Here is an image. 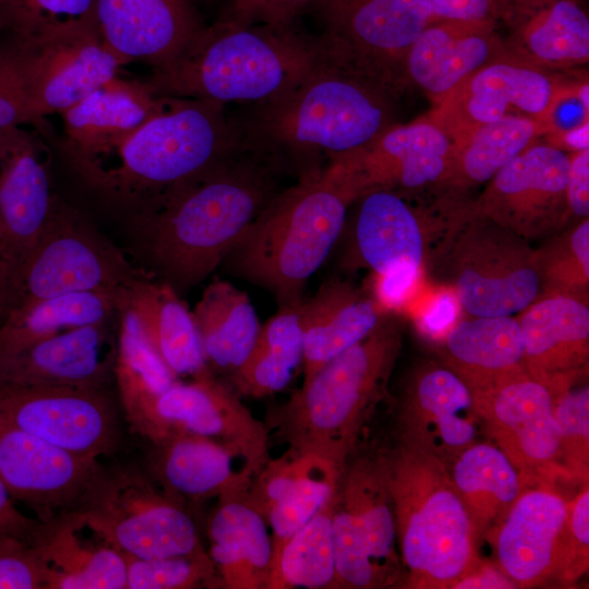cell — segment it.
<instances>
[{"label":"cell","mask_w":589,"mask_h":589,"mask_svg":"<svg viewBox=\"0 0 589 589\" xmlns=\"http://www.w3.org/2000/svg\"><path fill=\"white\" fill-rule=\"evenodd\" d=\"M350 204L321 169L302 175L269 200L224 262L271 291L279 306L297 304L337 242Z\"/></svg>","instance_id":"obj_6"},{"label":"cell","mask_w":589,"mask_h":589,"mask_svg":"<svg viewBox=\"0 0 589 589\" xmlns=\"http://www.w3.org/2000/svg\"><path fill=\"white\" fill-rule=\"evenodd\" d=\"M401 339L399 320L384 315L364 338L303 380L274 413L275 435L342 469L386 393Z\"/></svg>","instance_id":"obj_5"},{"label":"cell","mask_w":589,"mask_h":589,"mask_svg":"<svg viewBox=\"0 0 589 589\" xmlns=\"http://www.w3.org/2000/svg\"><path fill=\"white\" fill-rule=\"evenodd\" d=\"M358 200L352 262L372 272L400 265L433 269L471 216L470 204L445 199L435 206H414L402 193L388 190Z\"/></svg>","instance_id":"obj_11"},{"label":"cell","mask_w":589,"mask_h":589,"mask_svg":"<svg viewBox=\"0 0 589 589\" xmlns=\"http://www.w3.org/2000/svg\"><path fill=\"white\" fill-rule=\"evenodd\" d=\"M450 477L477 534L500 525L524 485L508 457L489 444L465 448L455 458Z\"/></svg>","instance_id":"obj_40"},{"label":"cell","mask_w":589,"mask_h":589,"mask_svg":"<svg viewBox=\"0 0 589 589\" xmlns=\"http://www.w3.org/2000/svg\"><path fill=\"white\" fill-rule=\"evenodd\" d=\"M184 432L235 447L259 468L268 460V428L213 374L176 381L155 400L147 440L157 443Z\"/></svg>","instance_id":"obj_21"},{"label":"cell","mask_w":589,"mask_h":589,"mask_svg":"<svg viewBox=\"0 0 589 589\" xmlns=\"http://www.w3.org/2000/svg\"><path fill=\"white\" fill-rule=\"evenodd\" d=\"M33 125L20 53L12 34L0 51V129Z\"/></svg>","instance_id":"obj_49"},{"label":"cell","mask_w":589,"mask_h":589,"mask_svg":"<svg viewBox=\"0 0 589 589\" xmlns=\"http://www.w3.org/2000/svg\"><path fill=\"white\" fill-rule=\"evenodd\" d=\"M208 555L223 589H267L272 539L265 519L241 500L217 502L207 522Z\"/></svg>","instance_id":"obj_34"},{"label":"cell","mask_w":589,"mask_h":589,"mask_svg":"<svg viewBox=\"0 0 589 589\" xmlns=\"http://www.w3.org/2000/svg\"><path fill=\"white\" fill-rule=\"evenodd\" d=\"M541 297L568 296L588 302L589 219L552 235L536 250ZM538 298V299H539Z\"/></svg>","instance_id":"obj_44"},{"label":"cell","mask_w":589,"mask_h":589,"mask_svg":"<svg viewBox=\"0 0 589 589\" xmlns=\"http://www.w3.org/2000/svg\"><path fill=\"white\" fill-rule=\"evenodd\" d=\"M323 50L386 86L389 70L434 21L428 0H318Z\"/></svg>","instance_id":"obj_15"},{"label":"cell","mask_w":589,"mask_h":589,"mask_svg":"<svg viewBox=\"0 0 589 589\" xmlns=\"http://www.w3.org/2000/svg\"><path fill=\"white\" fill-rule=\"evenodd\" d=\"M491 29V22L433 21L405 56L408 73L429 93L447 96L489 61Z\"/></svg>","instance_id":"obj_33"},{"label":"cell","mask_w":589,"mask_h":589,"mask_svg":"<svg viewBox=\"0 0 589 589\" xmlns=\"http://www.w3.org/2000/svg\"><path fill=\"white\" fill-rule=\"evenodd\" d=\"M335 498L336 493L285 543L271 568L267 589L335 588L333 545Z\"/></svg>","instance_id":"obj_43"},{"label":"cell","mask_w":589,"mask_h":589,"mask_svg":"<svg viewBox=\"0 0 589 589\" xmlns=\"http://www.w3.org/2000/svg\"><path fill=\"white\" fill-rule=\"evenodd\" d=\"M299 303L279 306L261 325L254 346L233 371V384L242 395L262 398L289 384L303 356Z\"/></svg>","instance_id":"obj_41"},{"label":"cell","mask_w":589,"mask_h":589,"mask_svg":"<svg viewBox=\"0 0 589 589\" xmlns=\"http://www.w3.org/2000/svg\"><path fill=\"white\" fill-rule=\"evenodd\" d=\"M151 117L105 149L65 157L101 202L134 217L243 147L225 105L159 96Z\"/></svg>","instance_id":"obj_2"},{"label":"cell","mask_w":589,"mask_h":589,"mask_svg":"<svg viewBox=\"0 0 589 589\" xmlns=\"http://www.w3.org/2000/svg\"><path fill=\"white\" fill-rule=\"evenodd\" d=\"M569 501L550 484L521 488L494 529L500 569L516 585L532 586L554 574L565 579L572 562Z\"/></svg>","instance_id":"obj_22"},{"label":"cell","mask_w":589,"mask_h":589,"mask_svg":"<svg viewBox=\"0 0 589 589\" xmlns=\"http://www.w3.org/2000/svg\"><path fill=\"white\" fill-rule=\"evenodd\" d=\"M568 527L572 562L566 579H574L585 570L588 564L589 490L587 485L569 501Z\"/></svg>","instance_id":"obj_54"},{"label":"cell","mask_w":589,"mask_h":589,"mask_svg":"<svg viewBox=\"0 0 589 589\" xmlns=\"http://www.w3.org/2000/svg\"><path fill=\"white\" fill-rule=\"evenodd\" d=\"M106 470L98 459L58 447L0 417V479L40 521L83 509Z\"/></svg>","instance_id":"obj_19"},{"label":"cell","mask_w":589,"mask_h":589,"mask_svg":"<svg viewBox=\"0 0 589 589\" xmlns=\"http://www.w3.org/2000/svg\"><path fill=\"white\" fill-rule=\"evenodd\" d=\"M384 89L325 52L290 92L245 106L235 118L245 147L302 176L358 151L390 127Z\"/></svg>","instance_id":"obj_3"},{"label":"cell","mask_w":589,"mask_h":589,"mask_svg":"<svg viewBox=\"0 0 589 589\" xmlns=\"http://www.w3.org/2000/svg\"><path fill=\"white\" fill-rule=\"evenodd\" d=\"M189 1L194 5V3H195L196 1H199V0H189Z\"/></svg>","instance_id":"obj_63"},{"label":"cell","mask_w":589,"mask_h":589,"mask_svg":"<svg viewBox=\"0 0 589 589\" xmlns=\"http://www.w3.org/2000/svg\"><path fill=\"white\" fill-rule=\"evenodd\" d=\"M118 316L81 326L0 357V380L27 385L109 389Z\"/></svg>","instance_id":"obj_25"},{"label":"cell","mask_w":589,"mask_h":589,"mask_svg":"<svg viewBox=\"0 0 589 589\" xmlns=\"http://www.w3.org/2000/svg\"><path fill=\"white\" fill-rule=\"evenodd\" d=\"M384 455L345 465L333 510L335 588H383L400 578Z\"/></svg>","instance_id":"obj_8"},{"label":"cell","mask_w":589,"mask_h":589,"mask_svg":"<svg viewBox=\"0 0 589 589\" xmlns=\"http://www.w3.org/2000/svg\"><path fill=\"white\" fill-rule=\"evenodd\" d=\"M515 584L500 569L477 558L453 586L455 589L514 588Z\"/></svg>","instance_id":"obj_58"},{"label":"cell","mask_w":589,"mask_h":589,"mask_svg":"<svg viewBox=\"0 0 589 589\" xmlns=\"http://www.w3.org/2000/svg\"><path fill=\"white\" fill-rule=\"evenodd\" d=\"M41 130L0 129V272L11 291L44 232L59 196Z\"/></svg>","instance_id":"obj_17"},{"label":"cell","mask_w":589,"mask_h":589,"mask_svg":"<svg viewBox=\"0 0 589 589\" xmlns=\"http://www.w3.org/2000/svg\"><path fill=\"white\" fill-rule=\"evenodd\" d=\"M317 37L292 24L203 26L169 62L143 80L156 96L221 105L265 104L296 87L324 58Z\"/></svg>","instance_id":"obj_4"},{"label":"cell","mask_w":589,"mask_h":589,"mask_svg":"<svg viewBox=\"0 0 589 589\" xmlns=\"http://www.w3.org/2000/svg\"><path fill=\"white\" fill-rule=\"evenodd\" d=\"M561 100L543 73L506 62L485 64L444 99L432 119L454 140L506 117H525L543 124Z\"/></svg>","instance_id":"obj_23"},{"label":"cell","mask_w":589,"mask_h":589,"mask_svg":"<svg viewBox=\"0 0 589 589\" xmlns=\"http://www.w3.org/2000/svg\"><path fill=\"white\" fill-rule=\"evenodd\" d=\"M153 445L152 477L182 505L187 500H241L261 469L237 448L191 433H173Z\"/></svg>","instance_id":"obj_26"},{"label":"cell","mask_w":589,"mask_h":589,"mask_svg":"<svg viewBox=\"0 0 589 589\" xmlns=\"http://www.w3.org/2000/svg\"><path fill=\"white\" fill-rule=\"evenodd\" d=\"M13 37L24 71L33 125L41 131L47 116L77 104L119 75L123 67L106 48L98 31L47 39Z\"/></svg>","instance_id":"obj_20"},{"label":"cell","mask_w":589,"mask_h":589,"mask_svg":"<svg viewBox=\"0 0 589 589\" xmlns=\"http://www.w3.org/2000/svg\"><path fill=\"white\" fill-rule=\"evenodd\" d=\"M144 276L59 197L19 274L11 308L62 294L128 288Z\"/></svg>","instance_id":"obj_10"},{"label":"cell","mask_w":589,"mask_h":589,"mask_svg":"<svg viewBox=\"0 0 589 589\" xmlns=\"http://www.w3.org/2000/svg\"><path fill=\"white\" fill-rule=\"evenodd\" d=\"M584 377L549 387L561 434L564 469L567 474L574 473L582 478L588 473L589 447V387L582 383Z\"/></svg>","instance_id":"obj_48"},{"label":"cell","mask_w":589,"mask_h":589,"mask_svg":"<svg viewBox=\"0 0 589 589\" xmlns=\"http://www.w3.org/2000/svg\"><path fill=\"white\" fill-rule=\"evenodd\" d=\"M0 417L73 454L98 459L118 446L109 389L27 385L0 380Z\"/></svg>","instance_id":"obj_16"},{"label":"cell","mask_w":589,"mask_h":589,"mask_svg":"<svg viewBox=\"0 0 589 589\" xmlns=\"http://www.w3.org/2000/svg\"><path fill=\"white\" fill-rule=\"evenodd\" d=\"M462 309L455 290L440 287L420 309L412 313L413 323L421 335L437 342L461 318Z\"/></svg>","instance_id":"obj_53"},{"label":"cell","mask_w":589,"mask_h":589,"mask_svg":"<svg viewBox=\"0 0 589 589\" xmlns=\"http://www.w3.org/2000/svg\"><path fill=\"white\" fill-rule=\"evenodd\" d=\"M127 289L69 293L12 306L0 322V357L72 328L116 318Z\"/></svg>","instance_id":"obj_37"},{"label":"cell","mask_w":589,"mask_h":589,"mask_svg":"<svg viewBox=\"0 0 589 589\" xmlns=\"http://www.w3.org/2000/svg\"><path fill=\"white\" fill-rule=\"evenodd\" d=\"M10 33L47 39L98 31L95 0H5Z\"/></svg>","instance_id":"obj_46"},{"label":"cell","mask_w":589,"mask_h":589,"mask_svg":"<svg viewBox=\"0 0 589 589\" xmlns=\"http://www.w3.org/2000/svg\"><path fill=\"white\" fill-rule=\"evenodd\" d=\"M341 471L321 456L288 446L255 474L241 501L269 528L272 566L285 543L333 498Z\"/></svg>","instance_id":"obj_24"},{"label":"cell","mask_w":589,"mask_h":589,"mask_svg":"<svg viewBox=\"0 0 589 589\" xmlns=\"http://www.w3.org/2000/svg\"><path fill=\"white\" fill-rule=\"evenodd\" d=\"M127 303L154 350L177 377L212 374L192 312L175 288L144 276L128 287Z\"/></svg>","instance_id":"obj_35"},{"label":"cell","mask_w":589,"mask_h":589,"mask_svg":"<svg viewBox=\"0 0 589 589\" xmlns=\"http://www.w3.org/2000/svg\"><path fill=\"white\" fill-rule=\"evenodd\" d=\"M127 557L125 589L223 588L207 551L191 555Z\"/></svg>","instance_id":"obj_47"},{"label":"cell","mask_w":589,"mask_h":589,"mask_svg":"<svg viewBox=\"0 0 589 589\" xmlns=\"http://www.w3.org/2000/svg\"><path fill=\"white\" fill-rule=\"evenodd\" d=\"M436 344L447 368L469 389L525 368L521 332L513 315L461 317Z\"/></svg>","instance_id":"obj_36"},{"label":"cell","mask_w":589,"mask_h":589,"mask_svg":"<svg viewBox=\"0 0 589 589\" xmlns=\"http://www.w3.org/2000/svg\"><path fill=\"white\" fill-rule=\"evenodd\" d=\"M454 147L434 120L388 127L368 145L329 160L322 172L351 203L377 190L409 194L446 183Z\"/></svg>","instance_id":"obj_13"},{"label":"cell","mask_w":589,"mask_h":589,"mask_svg":"<svg viewBox=\"0 0 589 589\" xmlns=\"http://www.w3.org/2000/svg\"><path fill=\"white\" fill-rule=\"evenodd\" d=\"M0 589H45V576L33 545H0Z\"/></svg>","instance_id":"obj_52"},{"label":"cell","mask_w":589,"mask_h":589,"mask_svg":"<svg viewBox=\"0 0 589 589\" xmlns=\"http://www.w3.org/2000/svg\"><path fill=\"white\" fill-rule=\"evenodd\" d=\"M33 548L45 589H125V554L86 510L41 521Z\"/></svg>","instance_id":"obj_27"},{"label":"cell","mask_w":589,"mask_h":589,"mask_svg":"<svg viewBox=\"0 0 589 589\" xmlns=\"http://www.w3.org/2000/svg\"><path fill=\"white\" fill-rule=\"evenodd\" d=\"M10 34V25L3 14L0 13V51L2 46Z\"/></svg>","instance_id":"obj_61"},{"label":"cell","mask_w":589,"mask_h":589,"mask_svg":"<svg viewBox=\"0 0 589 589\" xmlns=\"http://www.w3.org/2000/svg\"><path fill=\"white\" fill-rule=\"evenodd\" d=\"M303 342L304 380L364 338L386 315L368 292L328 280L298 304Z\"/></svg>","instance_id":"obj_31"},{"label":"cell","mask_w":589,"mask_h":589,"mask_svg":"<svg viewBox=\"0 0 589 589\" xmlns=\"http://www.w3.org/2000/svg\"><path fill=\"white\" fill-rule=\"evenodd\" d=\"M98 34L125 65L152 68L177 57L204 26L189 0H95Z\"/></svg>","instance_id":"obj_28"},{"label":"cell","mask_w":589,"mask_h":589,"mask_svg":"<svg viewBox=\"0 0 589 589\" xmlns=\"http://www.w3.org/2000/svg\"><path fill=\"white\" fill-rule=\"evenodd\" d=\"M83 510L129 556L158 558L205 551L184 506L134 468L106 470Z\"/></svg>","instance_id":"obj_12"},{"label":"cell","mask_w":589,"mask_h":589,"mask_svg":"<svg viewBox=\"0 0 589 589\" xmlns=\"http://www.w3.org/2000/svg\"><path fill=\"white\" fill-rule=\"evenodd\" d=\"M41 521L19 510L11 494L0 479V545L24 543L33 545Z\"/></svg>","instance_id":"obj_55"},{"label":"cell","mask_w":589,"mask_h":589,"mask_svg":"<svg viewBox=\"0 0 589 589\" xmlns=\"http://www.w3.org/2000/svg\"><path fill=\"white\" fill-rule=\"evenodd\" d=\"M588 121H586L579 127L569 130L565 136L567 146L573 148L575 152L588 149Z\"/></svg>","instance_id":"obj_59"},{"label":"cell","mask_w":589,"mask_h":589,"mask_svg":"<svg viewBox=\"0 0 589 589\" xmlns=\"http://www.w3.org/2000/svg\"><path fill=\"white\" fill-rule=\"evenodd\" d=\"M543 124L525 117H506L481 125L454 143L446 183L464 187L489 181L531 145Z\"/></svg>","instance_id":"obj_42"},{"label":"cell","mask_w":589,"mask_h":589,"mask_svg":"<svg viewBox=\"0 0 589 589\" xmlns=\"http://www.w3.org/2000/svg\"><path fill=\"white\" fill-rule=\"evenodd\" d=\"M384 458L408 585L453 588L476 560L477 533L450 473L440 458L406 445Z\"/></svg>","instance_id":"obj_7"},{"label":"cell","mask_w":589,"mask_h":589,"mask_svg":"<svg viewBox=\"0 0 589 589\" xmlns=\"http://www.w3.org/2000/svg\"><path fill=\"white\" fill-rule=\"evenodd\" d=\"M281 170L243 146L132 217L147 264L177 291L203 281L280 191Z\"/></svg>","instance_id":"obj_1"},{"label":"cell","mask_w":589,"mask_h":589,"mask_svg":"<svg viewBox=\"0 0 589 589\" xmlns=\"http://www.w3.org/2000/svg\"><path fill=\"white\" fill-rule=\"evenodd\" d=\"M570 155L550 145H530L489 181L470 205L489 219L530 241L563 230L569 213L566 185Z\"/></svg>","instance_id":"obj_18"},{"label":"cell","mask_w":589,"mask_h":589,"mask_svg":"<svg viewBox=\"0 0 589 589\" xmlns=\"http://www.w3.org/2000/svg\"><path fill=\"white\" fill-rule=\"evenodd\" d=\"M424 274L408 265L372 272L368 293L383 314L404 311L410 306Z\"/></svg>","instance_id":"obj_50"},{"label":"cell","mask_w":589,"mask_h":589,"mask_svg":"<svg viewBox=\"0 0 589 589\" xmlns=\"http://www.w3.org/2000/svg\"><path fill=\"white\" fill-rule=\"evenodd\" d=\"M11 308V291L0 272V322Z\"/></svg>","instance_id":"obj_60"},{"label":"cell","mask_w":589,"mask_h":589,"mask_svg":"<svg viewBox=\"0 0 589 589\" xmlns=\"http://www.w3.org/2000/svg\"><path fill=\"white\" fill-rule=\"evenodd\" d=\"M566 199L572 216L582 218L589 215V149L570 155Z\"/></svg>","instance_id":"obj_57"},{"label":"cell","mask_w":589,"mask_h":589,"mask_svg":"<svg viewBox=\"0 0 589 589\" xmlns=\"http://www.w3.org/2000/svg\"><path fill=\"white\" fill-rule=\"evenodd\" d=\"M113 374L125 418L147 437L156 398L179 378L154 350L127 299L118 314Z\"/></svg>","instance_id":"obj_39"},{"label":"cell","mask_w":589,"mask_h":589,"mask_svg":"<svg viewBox=\"0 0 589 589\" xmlns=\"http://www.w3.org/2000/svg\"><path fill=\"white\" fill-rule=\"evenodd\" d=\"M478 418L522 483L566 474L550 388L525 368L470 389Z\"/></svg>","instance_id":"obj_14"},{"label":"cell","mask_w":589,"mask_h":589,"mask_svg":"<svg viewBox=\"0 0 589 589\" xmlns=\"http://www.w3.org/2000/svg\"><path fill=\"white\" fill-rule=\"evenodd\" d=\"M529 50L548 62H581L589 57V19L575 0H553L525 31Z\"/></svg>","instance_id":"obj_45"},{"label":"cell","mask_w":589,"mask_h":589,"mask_svg":"<svg viewBox=\"0 0 589 589\" xmlns=\"http://www.w3.org/2000/svg\"><path fill=\"white\" fill-rule=\"evenodd\" d=\"M470 316L520 313L541 294L536 249L513 231L470 216L433 267Z\"/></svg>","instance_id":"obj_9"},{"label":"cell","mask_w":589,"mask_h":589,"mask_svg":"<svg viewBox=\"0 0 589 589\" xmlns=\"http://www.w3.org/2000/svg\"><path fill=\"white\" fill-rule=\"evenodd\" d=\"M0 13L3 14L8 20V16H7V13H5V0H0ZM8 22H9V20H8Z\"/></svg>","instance_id":"obj_62"},{"label":"cell","mask_w":589,"mask_h":589,"mask_svg":"<svg viewBox=\"0 0 589 589\" xmlns=\"http://www.w3.org/2000/svg\"><path fill=\"white\" fill-rule=\"evenodd\" d=\"M434 21L492 22L497 0H428Z\"/></svg>","instance_id":"obj_56"},{"label":"cell","mask_w":589,"mask_h":589,"mask_svg":"<svg viewBox=\"0 0 589 589\" xmlns=\"http://www.w3.org/2000/svg\"><path fill=\"white\" fill-rule=\"evenodd\" d=\"M192 315L207 364L232 372L239 368L261 328L248 294L215 278L202 291Z\"/></svg>","instance_id":"obj_38"},{"label":"cell","mask_w":589,"mask_h":589,"mask_svg":"<svg viewBox=\"0 0 589 589\" xmlns=\"http://www.w3.org/2000/svg\"><path fill=\"white\" fill-rule=\"evenodd\" d=\"M159 98L143 81L112 77L60 113L65 157L94 154L125 137L151 117Z\"/></svg>","instance_id":"obj_32"},{"label":"cell","mask_w":589,"mask_h":589,"mask_svg":"<svg viewBox=\"0 0 589 589\" xmlns=\"http://www.w3.org/2000/svg\"><path fill=\"white\" fill-rule=\"evenodd\" d=\"M551 1H553V0H549V2H551Z\"/></svg>","instance_id":"obj_64"},{"label":"cell","mask_w":589,"mask_h":589,"mask_svg":"<svg viewBox=\"0 0 589 589\" xmlns=\"http://www.w3.org/2000/svg\"><path fill=\"white\" fill-rule=\"evenodd\" d=\"M477 419L468 385L449 368L425 366L409 383L401 410L406 446L445 462L470 446Z\"/></svg>","instance_id":"obj_29"},{"label":"cell","mask_w":589,"mask_h":589,"mask_svg":"<svg viewBox=\"0 0 589 589\" xmlns=\"http://www.w3.org/2000/svg\"><path fill=\"white\" fill-rule=\"evenodd\" d=\"M527 372L548 387L585 376L589 358L588 302L541 297L516 317Z\"/></svg>","instance_id":"obj_30"},{"label":"cell","mask_w":589,"mask_h":589,"mask_svg":"<svg viewBox=\"0 0 589 589\" xmlns=\"http://www.w3.org/2000/svg\"><path fill=\"white\" fill-rule=\"evenodd\" d=\"M318 0H227L221 20L242 25L292 24Z\"/></svg>","instance_id":"obj_51"}]
</instances>
